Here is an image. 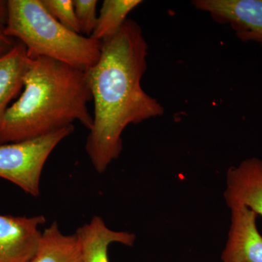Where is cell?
Here are the masks:
<instances>
[{
  "mask_svg": "<svg viewBox=\"0 0 262 262\" xmlns=\"http://www.w3.org/2000/svg\"><path fill=\"white\" fill-rule=\"evenodd\" d=\"M5 34L27 48L29 58L46 57L89 71L99 59L102 42L66 28L41 0H8Z\"/></svg>",
  "mask_w": 262,
  "mask_h": 262,
  "instance_id": "3",
  "label": "cell"
},
{
  "mask_svg": "<svg viewBox=\"0 0 262 262\" xmlns=\"http://www.w3.org/2000/svg\"><path fill=\"white\" fill-rule=\"evenodd\" d=\"M231 225L223 262H262V236L256 227V215L246 207L231 209Z\"/></svg>",
  "mask_w": 262,
  "mask_h": 262,
  "instance_id": "7",
  "label": "cell"
},
{
  "mask_svg": "<svg viewBox=\"0 0 262 262\" xmlns=\"http://www.w3.org/2000/svg\"><path fill=\"white\" fill-rule=\"evenodd\" d=\"M43 215H0V262H29L39 247Z\"/></svg>",
  "mask_w": 262,
  "mask_h": 262,
  "instance_id": "6",
  "label": "cell"
},
{
  "mask_svg": "<svg viewBox=\"0 0 262 262\" xmlns=\"http://www.w3.org/2000/svg\"><path fill=\"white\" fill-rule=\"evenodd\" d=\"M46 10L66 28L80 34L73 0H41Z\"/></svg>",
  "mask_w": 262,
  "mask_h": 262,
  "instance_id": "13",
  "label": "cell"
},
{
  "mask_svg": "<svg viewBox=\"0 0 262 262\" xmlns=\"http://www.w3.org/2000/svg\"><path fill=\"white\" fill-rule=\"evenodd\" d=\"M224 196L230 209L246 207L262 216V160L249 158L229 168Z\"/></svg>",
  "mask_w": 262,
  "mask_h": 262,
  "instance_id": "8",
  "label": "cell"
},
{
  "mask_svg": "<svg viewBox=\"0 0 262 262\" xmlns=\"http://www.w3.org/2000/svg\"><path fill=\"white\" fill-rule=\"evenodd\" d=\"M80 244L84 262H110L108 248L112 244L134 246L136 235L108 228L100 216L93 217L89 223L79 227L75 232Z\"/></svg>",
  "mask_w": 262,
  "mask_h": 262,
  "instance_id": "9",
  "label": "cell"
},
{
  "mask_svg": "<svg viewBox=\"0 0 262 262\" xmlns=\"http://www.w3.org/2000/svg\"><path fill=\"white\" fill-rule=\"evenodd\" d=\"M192 4L217 23L228 25L239 40L262 46V0H194Z\"/></svg>",
  "mask_w": 262,
  "mask_h": 262,
  "instance_id": "5",
  "label": "cell"
},
{
  "mask_svg": "<svg viewBox=\"0 0 262 262\" xmlns=\"http://www.w3.org/2000/svg\"><path fill=\"white\" fill-rule=\"evenodd\" d=\"M29 57L23 43L17 41L14 47L0 58V120L24 88Z\"/></svg>",
  "mask_w": 262,
  "mask_h": 262,
  "instance_id": "10",
  "label": "cell"
},
{
  "mask_svg": "<svg viewBox=\"0 0 262 262\" xmlns=\"http://www.w3.org/2000/svg\"><path fill=\"white\" fill-rule=\"evenodd\" d=\"M75 130L74 125L19 142L0 144V178L38 196L45 164L55 148Z\"/></svg>",
  "mask_w": 262,
  "mask_h": 262,
  "instance_id": "4",
  "label": "cell"
},
{
  "mask_svg": "<svg viewBox=\"0 0 262 262\" xmlns=\"http://www.w3.org/2000/svg\"><path fill=\"white\" fill-rule=\"evenodd\" d=\"M8 18V5L6 0H0V32H4Z\"/></svg>",
  "mask_w": 262,
  "mask_h": 262,
  "instance_id": "16",
  "label": "cell"
},
{
  "mask_svg": "<svg viewBox=\"0 0 262 262\" xmlns=\"http://www.w3.org/2000/svg\"><path fill=\"white\" fill-rule=\"evenodd\" d=\"M24 90L0 120V144L51 134L78 121L91 130L87 72L61 61L29 58Z\"/></svg>",
  "mask_w": 262,
  "mask_h": 262,
  "instance_id": "2",
  "label": "cell"
},
{
  "mask_svg": "<svg viewBox=\"0 0 262 262\" xmlns=\"http://www.w3.org/2000/svg\"><path fill=\"white\" fill-rule=\"evenodd\" d=\"M148 51L140 25L127 19L116 35L102 42L99 59L87 71L94 114L85 150L98 173L120 156L122 134L128 125L165 112L141 85Z\"/></svg>",
  "mask_w": 262,
  "mask_h": 262,
  "instance_id": "1",
  "label": "cell"
},
{
  "mask_svg": "<svg viewBox=\"0 0 262 262\" xmlns=\"http://www.w3.org/2000/svg\"><path fill=\"white\" fill-rule=\"evenodd\" d=\"M15 43L14 39L5 35L4 32H0V58L11 51Z\"/></svg>",
  "mask_w": 262,
  "mask_h": 262,
  "instance_id": "15",
  "label": "cell"
},
{
  "mask_svg": "<svg viewBox=\"0 0 262 262\" xmlns=\"http://www.w3.org/2000/svg\"><path fill=\"white\" fill-rule=\"evenodd\" d=\"M142 3L141 0H105L98 16L92 35L96 40H107L116 35L127 19V15Z\"/></svg>",
  "mask_w": 262,
  "mask_h": 262,
  "instance_id": "12",
  "label": "cell"
},
{
  "mask_svg": "<svg viewBox=\"0 0 262 262\" xmlns=\"http://www.w3.org/2000/svg\"><path fill=\"white\" fill-rule=\"evenodd\" d=\"M76 18L80 34L91 37L96 28L98 16L96 13L97 0H73Z\"/></svg>",
  "mask_w": 262,
  "mask_h": 262,
  "instance_id": "14",
  "label": "cell"
},
{
  "mask_svg": "<svg viewBox=\"0 0 262 262\" xmlns=\"http://www.w3.org/2000/svg\"><path fill=\"white\" fill-rule=\"evenodd\" d=\"M29 262H84L75 234L62 233L53 222L42 231L37 252Z\"/></svg>",
  "mask_w": 262,
  "mask_h": 262,
  "instance_id": "11",
  "label": "cell"
}]
</instances>
